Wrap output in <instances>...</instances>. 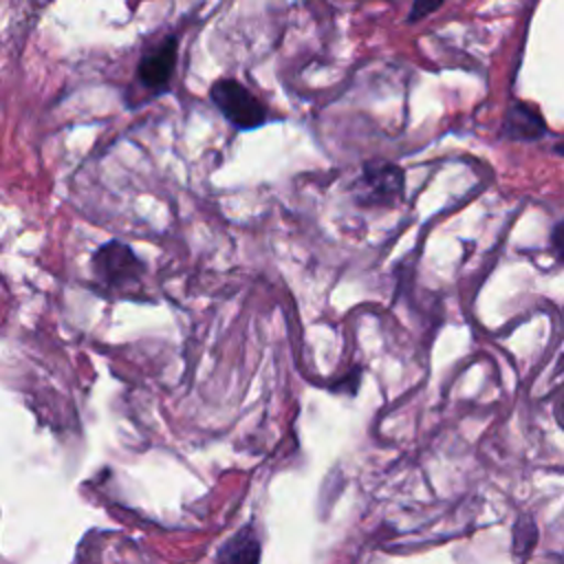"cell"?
Listing matches in <instances>:
<instances>
[{
	"label": "cell",
	"instance_id": "1",
	"mask_svg": "<svg viewBox=\"0 0 564 564\" xmlns=\"http://www.w3.org/2000/svg\"><path fill=\"white\" fill-rule=\"evenodd\" d=\"M223 117L238 130H251L267 121V106L236 79H218L209 90Z\"/></svg>",
	"mask_w": 564,
	"mask_h": 564
},
{
	"label": "cell",
	"instance_id": "2",
	"mask_svg": "<svg viewBox=\"0 0 564 564\" xmlns=\"http://www.w3.org/2000/svg\"><path fill=\"white\" fill-rule=\"evenodd\" d=\"M355 200L366 207H388L394 205L403 194V170L392 163L370 165L357 178Z\"/></svg>",
	"mask_w": 564,
	"mask_h": 564
},
{
	"label": "cell",
	"instance_id": "3",
	"mask_svg": "<svg viewBox=\"0 0 564 564\" xmlns=\"http://www.w3.org/2000/svg\"><path fill=\"white\" fill-rule=\"evenodd\" d=\"M174 66H176V37L170 35L141 55L137 66V82L152 93H161L167 88L174 75Z\"/></svg>",
	"mask_w": 564,
	"mask_h": 564
},
{
	"label": "cell",
	"instance_id": "4",
	"mask_svg": "<svg viewBox=\"0 0 564 564\" xmlns=\"http://www.w3.org/2000/svg\"><path fill=\"white\" fill-rule=\"evenodd\" d=\"M95 271L97 275L108 282V284H119L121 280H128L137 273L139 269V260L134 258V253L121 245V242H108L104 245L95 258Z\"/></svg>",
	"mask_w": 564,
	"mask_h": 564
},
{
	"label": "cell",
	"instance_id": "5",
	"mask_svg": "<svg viewBox=\"0 0 564 564\" xmlns=\"http://www.w3.org/2000/svg\"><path fill=\"white\" fill-rule=\"evenodd\" d=\"M544 132H546V126L538 108L529 104H513L509 108L502 123V134L507 139L531 141V139H540Z\"/></svg>",
	"mask_w": 564,
	"mask_h": 564
},
{
	"label": "cell",
	"instance_id": "6",
	"mask_svg": "<svg viewBox=\"0 0 564 564\" xmlns=\"http://www.w3.org/2000/svg\"><path fill=\"white\" fill-rule=\"evenodd\" d=\"M220 562H258L260 560V540L253 527L240 529L231 535L216 555Z\"/></svg>",
	"mask_w": 564,
	"mask_h": 564
},
{
	"label": "cell",
	"instance_id": "7",
	"mask_svg": "<svg viewBox=\"0 0 564 564\" xmlns=\"http://www.w3.org/2000/svg\"><path fill=\"white\" fill-rule=\"evenodd\" d=\"M445 0H412V9L408 15V22H419L423 18H427L430 13H434Z\"/></svg>",
	"mask_w": 564,
	"mask_h": 564
},
{
	"label": "cell",
	"instance_id": "8",
	"mask_svg": "<svg viewBox=\"0 0 564 564\" xmlns=\"http://www.w3.org/2000/svg\"><path fill=\"white\" fill-rule=\"evenodd\" d=\"M551 247H553V253L560 262H564V220H560L555 227H553V234H551Z\"/></svg>",
	"mask_w": 564,
	"mask_h": 564
}]
</instances>
